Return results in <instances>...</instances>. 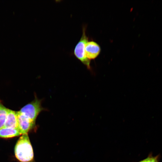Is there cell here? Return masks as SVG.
I'll use <instances>...</instances> for the list:
<instances>
[{
  "label": "cell",
  "instance_id": "obj_4",
  "mask_svg": "<svg viewBox=\"0 0 162 162\" xmlns=\"http://www.w3.org/2000/svg\"><path fill=\"white\" fill-rule=\"evenodd\" d=\"M18 119V129L21 135L28 134L36 126L34 121L19 111L17 112Z\"/></svg>",
  "mask_w": 162,
  "mask_h": 162
},
{
  "label": "cell",
  "instance_id": "obj_5",
  "mask_svg": "<svg viewBox=\"0 0 162 162\" xmlns=\"http://www.w3.org/2000/svg\"><path fill=\"white\" fill-rule=\"evenodd\" d=\"M85 50L86 57L90 60L94 59L99 56L101 51V48L97 43L90 41L86 44Z\"/></svg>",
  "mask_w": 162,
  "mask_h": 162
},
{
  "label": "cell",
  "instance_id": "obj_3",
  "mask_svg": "<svg viewBox=\"0 0 162 162\" xmlns=\"http://www.w3.org/2000/svg\"><path fill=\"white\" fill-rule=\"evenodd\" d=\"M41 102V100L38 99L35 95L34 100L24 106L19 111L36 122L39 113L42 111L45 110L42 106Z\"/></svg>",
  "mask_w": 162,
  "mask_h": 162
},
{
  "label": "cell",
  "instance_id": "obj_7",
  "mask_svg": "<svg viewBox=\"0 0 162 162\" xmlns=\"http://www.w3.org/2000/svg\"><path fill=\"white\" fill-rule=\"evenodd\" d=\"M21 135L17 128L3 127L0 129V138H9Z\"/></svg>",
  "mask_w": 162,
  "mask_h": 162
},
{
  "label": "cell",
  "instance_id": "obj_10",
  "mask_svg": "<svg viewBox=\"0 0 162 162\" xmlns=\"http://www.w3.org/2000/svg\"><path fill=\"white\" fill-rule=\"evenodd\" d=\"M146 162V159H143V160H141L138 162Z\"/></svg>",
  "mask_w": 162,
  "mask_h": 162
},
{
  "label": "cell",
  "instance_id": "obj_8",
  "mask_svg": "<svg viewBox=\"0 0 162 162\" xmlns=\"http://www.w3.org/2000/svg\"><path fill=\"white\" fill-rule=\"evenodd\" d=\"M8 110V109L2 104L0 100V129L4 126Z\"/></svg>",
  "mask_w": 162,
  "mask_h": 162
},
{
  "label": "cell",
  "instance_id": "obj_2",
  "mask_svg": "<svg viewBox=\"0 0 162 162\" xmlns=\"http://www.w3.org/2000/svg\"><path fill=\"white\" fill-rule=\"evenodd\" d=\"M86 27H83L82 36L75 47L74 53L75 57L90 70V60L86 57L85 50L86 45L88 41V38L86 34Z\"/></svg>",
  "mask_w": 162,
  "mask_h": 162
},
{
  "label": "cell",
  "instance_id": "obj_6",
  "mask_svg": "<svg viewBox=\"0 0 162 162\" xmlns=\"http://www.w3.org/2000/svg\"><path fill=\"white\" fill-rule=\"evenodd\" d=\"M18 124L17 112L8 109L5 122L3 127L17 128Z\"/></svg>",
  "mask_w": 162,
  "mask_h": 162
},
{
  "label": "cell",
  "instance_id": "obj_1",
  "mask_svg": "<svg viewBox=\"0 0 162 162\" xmlns=\"http://www.w3.org/2000/svg\"><path fill=\"white\" fill-rule=\"evenodd\" d=\"M16 158L21 162H31L34 159V152L28 134L21 135L14 148Z\"/></svg>",
  "mask_w": 162,
  "mask_h": 162
},
{
  "label": "cell",
  "instance_id": "obj_9",
  "mask_svg": "<svg viewBox=\"0 0 162 162\" xmlns=\"http://www.w3.org/2000/svg\"><path fill=\"white\" fill-rule=\"evenodd\" d=\"M160 158V154H159L153 156L152 152L150 153L146 159V162H159Z\"/></svg>",
  "mask_w": 162,
  "mask_h": 162
}]
</instances>
